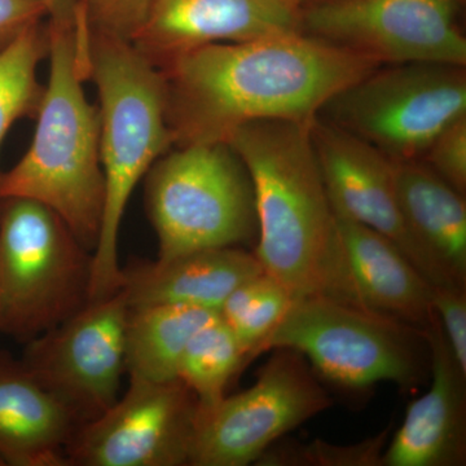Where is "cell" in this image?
I'll return each mask as SVG.
<instances>
[{
  "mask_svg": "<svg viewBox=\"0 0 466 466\" xmlns=\"http://www.w3.org/2000/svg\"><path fill=\"white\" fill-rule=\"evenodd\" d=\"M45 20L47 11L35 0H0V54Z\"/></svg>",
  "mask_w": 466,
  "mask_h": 466,
  "instance_id": "obj_28",
  "label": "cell"
},
{
  "mask_svg": "<svg viewBox=\"0 0 466 466\" xmlns=\"http://www.w3.org/2000/svg\"><path fill=\"white\" fill-rule=\"evenodd\" d=\"M127 317L118 290L25 343L21 360L78 426L96 420L119 398Z\"/></svg>",
  "mask_w": 466,
  "mask_h": 466,
  "instance_id": "obj_10",
  "label": "cell"
},
{
  "mask_svg": "<svg viewBox=\"0 0 466 466\" xmlns=\"http://www.w3.org/2000/svg\"><path fill=\"white\" fill-rule=\"evenodd\" d=\"M198 416V398L179 379H130L106 413L76 429L67 466L189 465Z\"/></svg>",
  "mask_w": 466,
  "mask_h": 466,
  "instance_id": "obj_12",
  "label": "cell"
},
{
  "mask_svg": "<svg viewBox=\"0 0 466 466\" xmlns=\"http://www.w3.org/2000/svg\"><path fill=\"white\" fill-rule=\"evenodd\" d=\"M92 29L134 38L142 26L150 0H79Z\"/></svg>",
  "mask_w": 466,
  "mask_h": 466,
  "instance_id": "obj_26",
  "label": "cell"
},
{
  "mask_svg": "<svg viewBox=\"0 0 466 466\" xmlns=\"http://www.w3.org/2000/svg\"><path fill=\"white\" fill-rule=\"evenodd\" d=\"M332 403L302 354L274 349L253 386L198 407L189 466L256 464L272 444Z\"/></svg>",
  "mask_w": 466,
  "mask_h": 466,
  "instance_id": "obj_9",
  "label": "cell"
},
{
  "mask_svg": "<svg viewBox=\"0 0 466 466\" xmlns=\"http://www.w3.org/2000/svg\"><path fill=\"white\" fill-rule=\"evenodd\" d=\"M458 2H459V0H458Z\"/></svg>",
  "mask_w": 466,
  "mask_h": 466,
  "instance_id": "obj_31",
  "label": "cell"
},
{
  "mask_svg": "<svg viewBox=\"0 0 466 466\" xmlns=\"http://www.w3.org/2000/svg\"><path fill=\"white\" fill-rule=\"evenodd\" d=\"M424 333L431 386L408 407L403 424L383 450L381 466L466 464V373L456 363L435 314Z\"/></svg>",
  "mask_w": 466,
  "mask_h": 466,
  "instance_id": "obj_15",
  "label": "cell"
},
{
  "mask_svg": "<svg viewBox=\"0 0 466 466\" xmlns=\"http://www.w3.org/2000/svg\"><path fill=\"white\" fill-rule=\"evenodd\" d=\"M92 256L52 208L0 200V334L32 341L91 302Z\"/></svg>",
  "mask_w": 466,
  "mask_h": 466,
  "instance_id": "obj_6",
  "label": "cell"
},
{
  "mask_svg": "<svg viewBox=\"0 0 466 466\" xmlns=\"http://www.w3.org/2000/svg\"><path fill=\"white\" fill-rule=\"evenodd\" d=\"M379 66L305 32L187 52L161 69L174 147L227 143L250 122L312 121L334 95Z\"/></svg>",
  "mask_w": 466,
  "mask_h": 466,
  "instance_id": "obj_1",
  "label": "cell"
},
{
  "mask_svg": "<svg viewBox=\"0 0 466 466\" xmlns=\"http://www.w3.org/2000/svg\"><path fill=\"white\" fill-rule=\"evenodd\" d=\"M48 52L50 35L45 20L0 54V148L17 119L38 113L45 87L39 84L36 72Z\"/></svg>",
  "mask_w": 466,
  "mask_h": 466,
  "instance_id": "obj_22",
  "label": "cell"
},
{
  "mask_svg": "<svg viewBox=\"0 0 466 466\" xmlns=\"http://www.w3.org/2000/svg\"><path fill=\"white\" fill-rule=\"evenodd\" d=\"M293 300L283 285L262 272L236 288L223 303L219 317L235 334L247 366L259 357L260 346L283 320Z\"/></svg>",
  "mask_w": 466,
  "mask_h": 466,
  "instance_id": "obj_23",
  "label": "cell"
},
{
  "mask_svg": "<svg viewBox=\"0 0 466 466\" xmlns=\"http://www.w3.org/2000/svg\"><path fill=\"white\" fill-rule=\"evenodd\" d=\"M323 2H329V0H300V3H302L303 7H305V5H317V3Z\"/></svg>",
  "mask_w": 466,
  "mask_h": 466,
  "instance_id": "obj_30",
  "label": "cell"
},
{
  "mask_svg": "<svg viewBox=\"0 0 466 466\" xmlns=\"http://www.w3.org/2000/svg\"><path fill=\"white\" fill-rule=\"evenodd\" d=\"M279 348L296 350L317 376L354 391L380 382L410 390L424 383L431 361L424 330L323 297L294 299L259 355Z\"/></svg>",
  "mask_w": 466,
  "mask_h": 466,
  "instance_id": "obj_7",
  "label": "cell"
},
{
  "mask_svg": "<svg viewBox=\"0 0 466 466\" xmlns=\"http://www.w3.org/2000/svg\"><path fill=\"white\" fill-rule=\"evenodd\" d=\"M245 367L244 351L218 315L187 345L177 379L196 395L198 407L208 408L226 397L229 383Z\"/></svg>",
  "mask_w": 466,
  "mask_h": 466,
  "instance_id": "obj_21",
  "label": "cell"
},
{
  "mask_svg": "<svg viewBox=\"0 0 466 466\" xmlns=\"http://www.w3.org/2000/svg\"><path fill=\"white\" fill-rule=\"evenodd\" d=\"M265 272L253 251L214 248L167 260H135L122 267L128 308L183 305L217 311L236 288Z\"/></svg>",
  "mask_w": 466,
  "mask_h": 466,
  "instance_id": "obj_16",
  "label": "cell"
},
{
  "mask_svg": "<svg viewBox=\"0 0 466 466\" xmlns=\"http://www.w3.org/2000/svg\"><path fill=\"white\" fill-rule=\"evenodd\" d=\"M422 161L441 179L465 195L466 192V116L447 126L426 150Z\"/></svg>",
  "mask_w": 466,
  "mask_h": 466,
  "instance_id": "obj_25",
  "label": "cell"
},
{
  "mask_svg": "<svg viewBox=\"0 0 466 466\" xmlns=\"http://www.w3.org/2000/svg\"><path fill=\"white\" fill-rule=\"evenodd\" d=\"M312 121L250 122L227 140L253 182L258 220L253 253L293 299L323 297L366 309L319 167Z\"/></svg>",
  "mask_w": 466,
  "mask_h": 466,
  "instance_id": "obj_2",
  "label": "cell"
},
{
  "mask_svg": "<svg viewBox=\"0 0 466 466\" xmlns=\"http://www.w3.org/2000/svg\"><path fill=\"white\" fill-rule=\"evenodd\" d=\"M336 222L364 308L425 330L434 319V285L380 233L348 218Z\"/></svg>",
  "mask_w": 466,
  "mask_h": 466,
  "instance_id": "obj_18",
  "label": "cell"
},
{
  "mask_svg": "<svg viewBox=\"0 0 466 466\" xmlns=\"http://www.w3.org/2000/svg\"><path fill=\"white\" fill-rule=\"evenodd\" d=\"M433 309L456 363L466 373V288L434 287Z\"/></svg>",
  "mask_w": 466,
  "mask_h": 466,
  "instance_id": "obj_27",
  "label": "cell"
},
{
  "mask_svg": "<svg viewBox=\"0 0 466 466\" xmlns=\"http://www.w3.org/2000/svg\"><path fill=\"white\" fill-rule=\"evenodd\" d=\"M401 214L417 244L451 285L466 288L465 195L422 159L394 161Z\"/></svg>",
  "mask_w": 466,
  "mask_h": 466,
  "instance_id": "obj_19",
  "label": "cell"
},
{
  "mask_svg": "<svg viewBox=\"0 0 466 466\" xmlns=\"http://www.w3.org/2000/svg\"><path fill=\"white\" fill-rule=\"evenodd\" d=\"M147 216L158 260L214 248L256 245V195L249 171L228 143L174 147L149 168Z\"/></svg>",
  "mask_w": 466,
  "mask_h": 466,
  "instance_id": "obj_5",
  "label": "cell"
},
{
  "mask_svg": "<svg viewBox=\"0 0 466 466\" xmlns=\"http://www.w3.org/2000/svg\"><path fill=\"white\" fill-rule=\"evenodd\" d=\"M458 0H329L305 5L302 30L376 61L466 66Z\"/></svg>",
  "mask_w": 466,
  "mask_h": 466,
  "instance_id": "obj_11",
  "label": "cell"
},
{
  "mask_svg": "<svg viewBox=\"0 0 466 466\" xmlns=\"http://www.w3.org/2000/svg\"><path fill=\"white\" fill-rule=\"evenodd\" d=\"M47 11V20L52 23L75 25L81 17L82 5L79 0H35Z\"/></svg>",
  "mask_w": 466,
  "mask_h": 466,
  "instance_id": "obj_29",
  "label": "cell"
},
{
  "mask_svg": "<svg viewBox=\"0 0 466 466\" xmlns=\"http://www.w3.org/2000/svg\"><path fill=\"white\" fill-rule=\"evenodd\" d=\"M311 137L334 214L380 233L434 287H449L407 227L395 188L394 161L319 116L312 121Z\"/></svg>",
  "mask_w": 466,
  "mask_h": 466,
  "instance_id": "obj_13",
  "label": "cell"
},
{
  "mask_svg": "<svg viewBox=\"0 0 466 466\" xmlns=\"http://www.w3.org/2000/svg\"><path fill=\"white\" fill-rule=\"evenodd\" d=\"M302 11L300 0H150L131 42L161 70L214 43L303 32Z\"/></svg>",
  "mask_w": 466,
  "mask_h": 466,
  "instance_id": "obj_14",
  "label": "cell"
},
{
  "mask_svg": "<svg viewBox=\"0 0 466 466\" xmlns=\"http://www.w3.org/2000/svg\"><path fill=\"white\" fill-rule=\"evenodd\" d=\"M389 429L375 438L350 446H337L323 441L309 444H272L257 465L306 466H381Z\"/></svg>",
  "mask_w": 466,
  "mask_h": 466,
  "instance_id": "obj_24",
  "label": "cell"
},
{
  "mask_svg": "<svg viewBox=\"0 0 466 466\" xmlns=\"http://www.w3.org/2000/svg\"><path fill=\"white\" fill-rule=\"evenodd\" d=\"M464 116V66L431 63L376 67L319 115L395 162L424 157L441 131Z\"/></svg>",
  "mask_w": 466,
  "mask_h": 466,
  "instance_id": "obj_8",
  "label": "cell"
},
{
  "mask_svg": "<svg viewBox=\"0 0 466 466\" xmlns=\"http://www.w3.org/2000/svg\"><path fill=\"white\" fill-rule=\"evenodd\" d=\"M78 428L21 359L0 351V466H67Z\"/></svg>",
  "mask_w": 466,
  "mask_h": 466,
  "instance_id": "obj_17",
  "label": "cell"
},
{
  "mask_svg": "<svg viewBox=\"0 0 466 466\" xmlns=\"http://www.w3.org/2000/svg\"><path fill=\"white\" fill-rule=\"evenodd\" d=\"M88 79L99 94L100 162L106 183L103 219L92 256L91 300L121 289L119 229L135 187L174 148L161 70L133 42L92 29Z\"/></svg>",
  "mask_w": 466,
  "mask_h": 466,
  "instance_id": "obj_4",
  "label": "cell"
},
{
  "mask_svg": "<svg viewBox=\"0 0 466 466\" xmlns=\"http://www.w3.org/2000/svg\"><path fill=\"white\" fill-rule=\"evenodd\" d=\"M217 311L183 305L128 308L125 370L130 379L150 382L177 380L180 360L193 336Z\"/></svg>",
  "mask_w": 466,
  "mask_h": 466,
  "instance_id": "obj_20",
  "label": "cell"
},
{
  "mask_svg": "<svg viewBox=\"0 0 466 466\" xmlns=\"http://www.w3.org/2000/svg\"><path fill=\"white\" fill-rule=\"evenodd\" d=\"M50 76L36 113L33 142L14 167L0 173V200L21 198L52 208L94 254L106 183L100 162L99 108L86 97L90 24L47 20Z\"/></svg>",
  "mask_w": 466,
  "mask_h": 466,
  "instance_id": "obj_3",
  "label": "cell"
}]
</instances>
